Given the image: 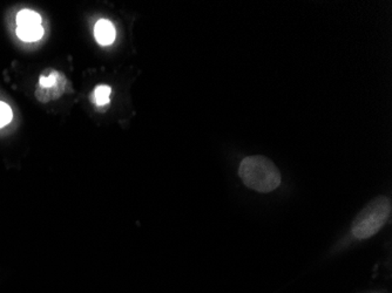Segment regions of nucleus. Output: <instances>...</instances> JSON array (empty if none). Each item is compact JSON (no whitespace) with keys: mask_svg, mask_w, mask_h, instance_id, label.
Returning <instances> with one entry per match:
<instances>
[{"mask_svg":"<svg viewBox=\"0 0 392 293\" xmlns=\"http://www.w3.org/2000/svg\"><path fill=\"white\" fill-rule=\"evenodd\" d=\"M238 175L245 187L262 194L274 192L282 182L280 170L273 161L262 155L243 158L238 168Z\"/></svg>","mask_w":392,"mask_h":293,"instance_id":"f257e3e1","label":"nucleus"},{"mask_svg":"<svg viewBox=\"0 0 392 293\" xmlns=\"http://www.w3.org/2000/svg\"><path fill=\"white\" fill-rule=\"evenodd\" d=\"M391 215V201L386 196H379L365 206L358 213L353 225L351 232L357 239H367L377 234Z\"/></svg>","mask_w":392,"mask_h":293,"instance_id":"f03ea898","label":"nucleus"},{"mask_svg":"<svg viewBox=\"0 0 392 293\" xmlns=\"http://www.w3.org/2000/svg\"><path fill=\"white\" fill-rule=\"evenodd\" d=\"M67 84L68 80L63 72L54 68H46L39 77L35 98L42 104L56 101L66 93Z\"/></svg>","mask_w":392,"mask_h":293,"instance_id":"7ed1b4c3","label":"nucleus"},{"mask_svg":"<svg viewBox=\"0 0 392 293\" xmlns=\"http://www.w3.org/2000/svg\"><path fill=\"white\" fill-rule=\"evenodd\" d=\"M116 27L109 20L102 19L94 26V37L102 46L112 45L116 40Z\"/></svg>","mask_w":392,"mask_h":293,"instance_id":"20e7f679","label":"nucleus"},{"mask_svg":"<svg viewBox=\"0 0 392 293\" xmlns=\"http://www.w3.org/2000/svg\"><path fill=\"white\" fill-rule=\"evenodd\" d=\"M111 94H112V88L107 85H100L94 88V91L92 92L90 100L98 108L105 107V109H107L109 102H111Z\"/></svg>","mask_w":392,"mask_h":293,"instance_id":"39448f33","label":"nucleus"},{"mask_svg":"<svg viewBox=\"0 0 392 293\" xmlns=\"http://www.w3.org/2000/svg\"><path fill=\"white\" fill-rule=\"evenodd\" d=\"M18 27H26V26H40L42 25V17L32 10H23L17 15Z\"/></svg>","mask_w":392,"mask_h":293,"instance_id":"423d86ee","label":"nucleus"},{"mask_svg":"<svg viewBox=\"0 0 392 293\" xmlns=\"http://www.w3.org/2000/svg\"><path fill=\"white\" fill-rule=\"evenodd\" d=\"M17 35L21 40L26 42H38L44 35L42 26H26V27H18Z\"/></svg>","mask_w":392,"mask_h":293,"instance_id":"0eeeda50","label":"nucleus"},{"mask_svg":"<svg viewBox=\"0 0 392 293\" xmlns=\"http://www.w3.org/2000/svg\"><path fill=\"white\" fill-rule=\"evenodd\" d=\"M12 109L10 106L5 104V102L0 101V128L6 126L12 121Z\"/></svg>","mask_w":392,"mask_h":293,"instance_id":"6e6552de","label":"nucleus"}]
</instances>
